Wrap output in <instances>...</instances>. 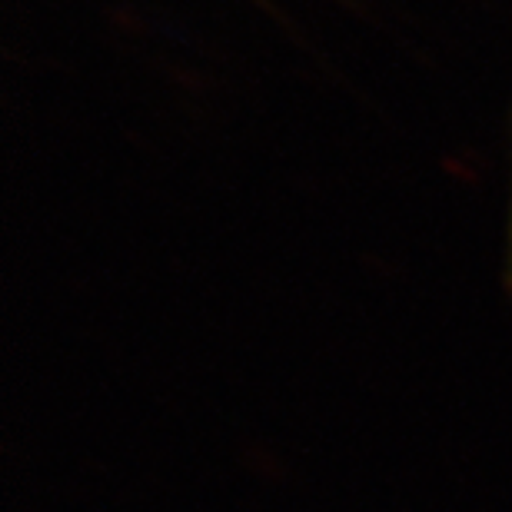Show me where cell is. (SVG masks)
I'll list each match as a JSON object with an SVG mask.
<instances>
[{"label":"cell","mask_w":512,"mask_h":512,"mask_svg":"<svg viewBox=\"0 0 512 512\" xmlns=\"http://www.w3.org/2000/svg\"><path fill=\"white\" fill-rule=\"evenodd\" d=\"M509 247H506V266H509V273H512V203H509Z\"/></svg>","instance_id":"cell-1"}]
</instances>
